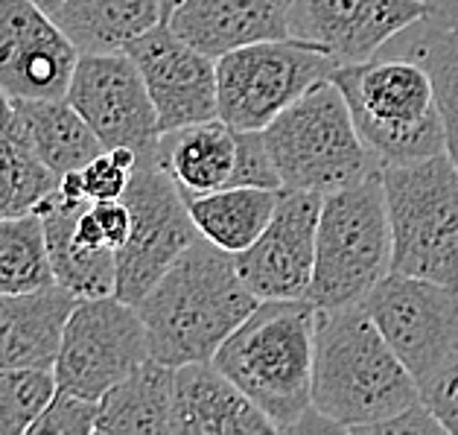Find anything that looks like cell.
Returning a JSON list of instances; mask_svg holds the SVG:
<instances>
[{"label":"cell","instance_id":"obj_1","mask_svg":"<svg viewBox=\"0 0 458 435\" xmlns=\"http://www.w3.org/2000/svg\"><path fill=\"white\" fill-rule=\"evenodd\" d=\"M260 304L237 258L199 237L138 304L152 360L164 365L214 362L233 330Z\"/></svg>","mask_w":458,"mask_h":435},{"label":"cell","instance_id":"obj_2","mask_svg":"<svg viewBox=\"0 0 458 435\" xmlns=\"http://www.w3.org/2000/svg\"><path fill=\"white\" fill-rule=\"evenodd\" d=\"M415 377L362 304L318 310L312 409L333 427L360 435L418 404Z\"/></svg>","mask_w":458,"mask_h":435},{"label":"cell","instance_id":"obj_3","mask_svg":"<svg viewBox=\"0 0 458 435\" xmlns=\"http://www.w3.org/2000/svg\"><path fill=\"white\" fill-rule=\"evenodd\" d=\"M316 325L318 307L310 298L260 301L214 356L277 432H295L312 409Z\"/></svg>","mask_w":458,"mask_h":435},{"label":"cell","instance_id":"obj_4","mask_svg":"<svg viewBox=\"0 0 458 435\" xmlns=\"http://www.w3.org/2000/svg\"><path fill=\"white\" fill-rule=\"evenodd\" d=\"M333 82L342 88L356 129L383 166L446 152L432 76L418 59L379 50L365 62L339 64Z\"/></svg>","mask_w":458,"mask_h":435},{"label":"cell","instance_id":"obj_5","mask_svg":"<svg viewBox=\"0 0 458 435\" xmlns=\"http://www.w3.org/2000/svg\"><path fill=\"white\" fill-rule=\"evenodd\" d=\"M263 138L286 191L324 196L383 170L333 76L277 115L263 129Z\"/></svg>","mask_w":458,"mask_h":435},{"label":"cell","instance_id":"obj_6","mask_svg":"<svg viewBox=\"0 0 458 435\" xmlns=\"http://www.w3.org/2000/svg\"><path fill=\"white\" fill-rule=\"evenodd\" d=\"M391 272V222L383 170L348 187L324 193L316 272L310 301L318 310L362 304L368 293Z\"/></svg>","mask_w":458,"mask_h":435},{"label":"cell","instance_id":"obj_7","mask_svg":"<svg viewBox=\"0 0 458 435\" xmlns=\"http://www.w3.org/2000/svg\"><path fill=\"white\" fill-rule=\"evenodd\" d=\"M391 272L458 286V166L450 152L383 166Z\"/></svg>","mask_w":458,"mask_h":435},{"label":"cell","instance_id":"obj_8","mask_svg":"<svg viewBox=\"0 0 458 435\" xmlns=\"http://www.w3.org/2000/svg\"><path fill=\"white\" fill-rule=\"evenodd\" d=\"M336 59L298 38L257 41L216 59L219 117L242 132H263L312 85L330 80Z\"/></svg>","mask_w":458,"mask_h":435},{"label":"cell","instance_id":"obj_9","mask_svg":"<svg viewBox=\"0 0 458 435\" xmlns=\"http://www.w3.org/2000/svg\"><path fill=\"white\" fill-rule=\"evenodd\" d=\"M123 202L131 210V234L114 252V295L138 307L149 289L166 275V269L202 234L190 217L184 191L155 161V149L140 152V161L131 173Z\"/></svg>","mask_w":458,"mask_h":435},{"label":"cell","instance_id":"obj_10","mask_svg":"<svg viewBox=\"0 0 458 435\" xmlns=\"http://www.w3.org/2000/svg\"><path fill=\"white\" fill-rule=\"evenodd\" d=\"M362 307L415 377L418 388L458 360V286L388 272Z\"/></svg>","mask_w":458,"mask_h":435},{"label":"cell","instance_id":"obj_11","mask_svg":"<svg viewBox=\"0 0 458 435\" xmlns=\"http://www.w3.org/2000/svg\"><path fill=\"white\" fill-rule=\"evenodd\" d=\"M147 360L149 339L135 304L117 295L80 298L64 325L53 377L59 388L99 400Z\"/></svg>","mask_w":458,"mask_h":435},{"label":"cell","instance_id":"obj_12","mask_svg":"<svg viewBox=\"0 0 458 435\" xmlns=\"http://www.w3.org/2000/svg\"><path fill=\"white\" fill-rule=\"evenodd\" d=\"M158 161L184 196L214 193L222 187H284L263 132L233 129L222 117L164 132L155 143Z\"/></svg>","mask_w":458,"mask_h":435},{"label":"cell","instance_id":"obj_13","mask_svg":"<svg viewBox=\"0 0 458 435\" xmlns=\"http://www.w3.org/2000/svg\"><path fill=\"white\" fill-rule=\"evenodd\" d=\"M68 103L88 120L106 149H155L161 138L149 88L129 53H85L76 62Z\"/></svg>","mask_w":458,"mask_h":435},{"label":"cell","instance_id":"obj_14","mask_svg":"<svg viewBox=\"0 0 458 435\" xmlns=\"http://www.w3.org/2000/svg\"><path fill=\"white\" fill-rule=\"evenodd\" d=\"M321 205V193L284 187L266 231L245 252L233 254L242 281L260 301L310 295Z\"/></svg>","mask_w":458,"mask_h":435},{"label":"cell","instance_id":"obj_15","mask_svg":"<svg viewBox=\"0 0 458 435\" xmlns=\"http://www.w3.org/2000/svg\"><path fill=\"white\" fill-rule=\"evenodd\" d=\"M80 55L32 0H0V91L9 99H64Z\"/></svg>","mask_w":458,"mask_h":435},{"label":"cell","instance_id":"obj_16","mask_svg":"<svg viewBox=\"0 0 458 435\" xmlns=\"http://www.w3.org/2000/svg\"><path fill=\"white\" fill-rule=\"evenodd\" d=\"M126 53L149 88L161 135L219 117L216 59L175 36L166 21L131 41Z\"/></svg>","mask_w":458,"mask_h":435},{"label":"cell","instance_id":"obj_17","mask_svg":"<svg viewBox=\"0 0 458 435\" xmlns=\"http://www.w3.org/2000/svg\"><path fill=\"white\" fill-rule=\"evenodd\" d=\"M423 0H289V32L336 59L365 62L427 18Z\"/></svg>","mask_w":458,"mask_h":435},{"label":"cell","instance_id":"obj_18","mask_svg":"<svg viewBox=\"0 0 458 435\" xmlns=\"http://www.w3.org/2000/svg\"><path fill=\"white\" fill-rule=\"evenodd\" d=\"M260 432H277V427L214 362H187L175 368L173 435Z\"/></svg>","mask_w":458,"mask_h":435},{"label":"cell","instance_id":"obj_19","mask_svg":"<svg viewBox=\"0 0 458 435\" xmlns=\"http://www.w3.org/2000/svg\"><path fill=\"white\" fill-rule=\"evenodd\" d=\"M166 24L210 59L257 41L293 38L289 0H182Z\"/></svg>","mask_w":458,"mask_h":435},{"label":"cell","instance_id":"obj_20","mask_svg":"<svg viewBox=\"0 0 458 435\" xmlns=\"http://www.w3.org/2000/svg\"><path fill=\"white\" fill-rule=\"evenodd\" d=\"M76 304L80 295L62 284L32 293H0V368L53 371Z\"/></svg>","mask_w":458,"mask_h":435},{"label":"cell","instance_id":"obj_21","mask_svg":"<svg viewBox=\"0 0 458 435\" xmlns=\"http://www.w3.org/2000/svg\"><path fill=\"white\" fill-rule=\"evenodd\" d=\"M88 205H91V199L68 196L62 187H55V191L36 208V214L44 222V234H47L53 275H55V284H62L64 289H71V293L80 298L114 295V286H117L114 252L82 249V245H76L71 237L73 222L80 219V214Z\"/></svg>","mask_w":458,"mask_h":435},{"label":"cell","instance_id":"obj_22","mask_svg":"<svg viewBox=\"0 0 458 435\" xmlns=\"http://www.w3.org/2000/svg\"><path fill=\"white\" fill-rule=\"evenodd\" d=\"M175 368L158 360L138 365L99 397V435H173Z\"/></svg>","mask_w":458,"mask_h":435},{"label":"cell","instance_id":"obj_23","mask_svg":"<svg viewBox=\"0 0 458 435\" xmlns=\"http://www.w3.org/2000/svg\"><path fill=\"white\" fill-rule=\"evenodd\" d=\"M24 126L36 155L55 175L85 170L97 155H103V141L94 135L88 120L64 99H9Z\"/></svg>","mask_w":458,"mask_h":435},{"label":"cell","instance_id":"obj_24","mask_svg":"<svg viewBox=\"0 0 458 435\" xmlns=\"http://www.w3.org/2000/svg\"><path fill=\"white\" fill-rule=\"evenodd\" d=\"M164 21L161 0H68L55 24L85 53H126L129 44Z\"/></svg>","mask_w":458,"mask_h":435},{"label":"cell","instance_id":"obj_25","mask_svg":"<svg viewBox=\"0 0 458 435\" xmlns=\"http://www.w3.org/2000/svg\"><path fill=\"white\" fill-rule=\"evenodd\" d=\"M284 187H222L214 193L187 196L199 234L231 254L245 252L269 226Z\"/></svg>","mask_w":458,"mask_h":435},{"label":"cell","instance_id":"obj_26","mask_svg":"<svg viewBox=\"0 0 458 435\" xmlns=\"http://www.w3.org/2000/svg\"><path fill=\"white\" fill-rule=\"evenodd\" d=\"M386 50L406 53L429 71L446 152L458 166V30L435 27L432 21L420 18L418 24L391 38Z\"/></svg>","mask_w":458,"mask_h":435},{"label":"cell","instance_id":"obj_27","mask_svg":"<svg viewBox=\"0 0 458 435\" xmlns=\"http://www.w3.org/2000/svg\"><path fill=\"white\" fill-rule=\"evenodd\" d=\"M55 187L59 175L36 155L13 103H6L0 111V219L32 214Z\"/></svg>","mask_w":458,"mask_h":435},{"label":"cell","instance_id":"obj_28","mask_svg":"<svg viewBox=\"0 0 458 435\" xmlns=\"http://www.w3.org/2000/svg\"><path fill=\"white\" fill-rule=\"evenodd\" d=\"M53 284L55 275L41 217L32 210L0 219V293H32Z\"/></svg>","mask_w":458,"mask_h":435},{"label":"cell","instance_id":"obj_29","mask_svg":"<svg viewBox=\"0 0 458 435\" xmlns=\"http://www.w3.org/2000/svg\"><path fill=\"white\" fill-rule=\"evenodd\" d=\"M55 395L47 368H0V435H24Z\"/></svg>","mask_w":458,"mask_h":435},{"label":"cell","instance_id":"obj_30","mask_svg":"<svg viewBox=\"0 0 458 435\" xmlns=\"http://www.w3.org/2000/svg\"><path fill=\"white\" fill-rule=\"evenodd\" d=\"M97 415L99 400L55 386L53 400L36 418L27 435H91L97 432Z\"/></svg>","mask_w":458,"mask_h":435},{"label":"cell","instance_id":"obj_31","mask_svg":"<svg viewBox=\"0 0 458 435\" xmlns=\"http://www.w3.org/2000/svg\"><path fill=\"white\" fill-rule=\"evenodd\" d=\"M80 173H82L85 196L91 199V202H111V199H123L135 170L126 166L123 161H117L111 149H106Z\"/></svg>","mask_w":458,"mask_h":435},{"label":"cell","instance_id":"obj_32","mask_svg":"<svg viewBox=\"0 0 458 435\" xmlns=\"http://www.w3.org/2000/svg\"><path fill=\"white\" fill-rule=\"evenodd\" d=\"M418 392L427 409L441 421L446 435H458V360L429 377Z\"/></svg>","mask_w":458,"mask_h":435},{"label":"cell","instance_id":"obj_33","mask_svg":"<svg viewBox=\"0 0 458 435\" xmlns=\"http://www.w3.org/2000/svg\"><path fill=\"white\" fill-rule=\"evenodd\" d=\"M441 432H446L441 427V421L432 415L423 400H418V404L397 412V415L365 427L360 435H441Z\"/></svg>","mask_w":458,"mask_h":435},{"label":"cell","instance_id":"obj_34","mask_svg":"<svg viewBox=\"0 0 458 435\" xmlns=\"http://www.w3.org/2000/svg\"><path fill=\"white\" fill-rule=\"evenodd\" d=\"M94 217L99 222V228L106 234L108 249H120L131 234V210L123 199H111V202H91Z\"/></svg>","mask_w":458,"mask_h":435},{"label":"cell","instance_id":"obj_35","mask_svg":"<svg viewBox=\"0 0 458 435\" xmlns=\"http://www.w3.org/2000/svg\"><path fill=\"white\" fill-rule=\"evenodd\" d=\"M32 4H36L41 13H47L50 18H55V15H59V9L68 4V0H32Z\"/></svg>","mask_w":458,"mask_h":435},{"label":"cell","instance_id":"obj_36","mask_svg":"<svg viewBox=\"0 0 458 435\" xmlns=\"http://www.w3.org/2000/svg\"><path fill=\"white\" fill-rule=\"evenodd\" d=\"M161 4H164V21H166V18H170L173 9H175L178 4H182V0H161Z\"/></svg>","mask_w":458,"mask_h":435},{"label":"cell","instance_id":"obj_37","mask_svg":"<svg viewBox=\"0 0 458 435\" xmlns=\"http://www.w3.org/2000/svg\"><path fill=\"white\" fill-rule=\"evenodd\" d=\"M423 4H429V0H423Z\"/></svg>","mask_w":458,"mask_h":435}]
</instances>
